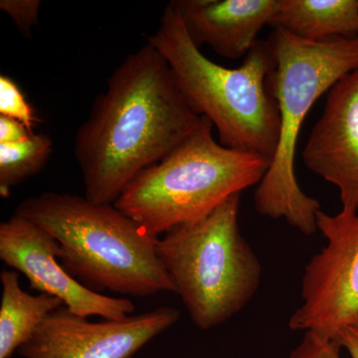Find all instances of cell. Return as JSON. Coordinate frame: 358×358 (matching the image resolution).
<instances>
[{
    "label": "cell",
    "mask_w": 358,
    "mask_h": 358,
    "mask_svg": "<svg viewBox=\"0 0 358 358\" xmlns=\"http://www.w3.org/2000/svg\"><path fill=\"white\" fill-rule=\"evenodd\" d=\"M166 58L150 42L129 54L78 129L74 155L96 204H114L148 167L171 154L199 126Z\"/></svg>",
    "instance_id": "6da1fadb"
},
{
    "label": "cell",
    "mask_w": 358,
    "mask_h": 358,
    "mask_svg": "<svg viewBox=\"0 0 358 358\" xmlns=\"http://www.w3.org/2000/svg\"><path fill=\"white\" fill-rule=\"evenodd\" d=\"M14 214L47 231L59 261L96 293L147 298L176 289L157 254V240L114 204L81 195L43 192L21 201Z\"/></svg>",
    "instance_id": "7a4b0ae2"
},
{
    "label": "cell",
    "mask_w": 358,
    "mask_h": 358,
    "mask_svg": "<svg viewBox=\"0 0 358 358\" xmlns=\"http://www.w3.org/2000/svg\"><path fill=\"white\" fill-rule=\"evenodd\" d=\"M145 38L166 58L193 112L210 120L223 147L274 159L280 113L270 86L275 59L268 41L258 40L240 67H223L193 43L171 3Z\"/></svg>",
    "instance_id": "3957f363"
},
{
    "label": "cell",
    "mask_w": 358,
    "mask_h": 358,
    "mask_svg": "<svg viewBox=\"0 0 358 358\" xmlns=\"http://www.w3.org/2000/svg\"><path fill=\"white\" fill-rule=\"evenodd\" d=\"M268 43L275 59L270 86L279 107L280 134L272 164L257 185L255 209L266 217L284 218L310 236L317 230L320 204L296 180V145L313 103L358 69V36L307 41L274 28Z\"/></svg>",
    "instance_id": "277c9868"
},
{
    "label": "cell",
    "mask_w": 358,
    "mask_h": 358,
    "mask_svg": "<svg viewBox=\"0 0 358 358\" xmlns=\"http://www.w3.org/2000/svg\"><path fill=\"white\" fill-rule=\"evenodd\" d=\"M213 129L210 120L201 117L185 141L131 181L115 206L159 238L258 185L272 160L223 147Z\"/></svg>",
    "instance_id": "5b68a950"
},
{
    "label": "cell",
    "mask_w": 358,
    "mask_h": 358,
    "mask_svg": "<svg viewBox=\"0 0 358 358\" xmlns=\"http://www.w3.org/2000/svg\"><path fill=\"white\" fill-rule=\"evenodd\" d=\"M240 194L208 215L176 226L157 248L193 324L208 331L241 312L255 296L262 266L239 226Z\"/></svg>",
    "instance_id": "8992f818"
},
{
    "label": "cell",
    "mask_w": 358,
    "mask_h": 358,
    "mask_svg": "<svg viewBox=\"0 0 358 358\" xmlns=\"http://www.w3.org/2000/svg\"><path fill=\"white\" fill-rule=\"evenodd\" d=\"M317 224L327 243L306 266L303 303L289 327L334 339L358 320V212L329 215L320 210Z\"/></svg>",
    "instance_id": "52a82bcc"
},
{
    "label": "cell",
    "mask_w": 358,
    "mask_h": 358,
    "mask_svg": "<svg viewBox=\"0 0 358 358\" xmlns=\"http://www.w3.org/2000/svg\"><path fill=\"white\" fill-rule=\"evenodd\" d=\"M179 317L176 308L160 307L93 322L63 306L47 317L18 353L23 358H133Z\"/></svg>",
    "instance_id": "ba28073f"
},
{
    "label": "cell",
    "mask_w": 358,
    "mask_h": 358,
    "mask_svg": "<svg viewBox=\"0 0 358 358\" xmlns=\"http://www.w3.org/2000/svg\"><path fill=\"white\" fill-rule=\"evenodd\" d=\"M0 260L24 275L30 288L55 296L80 317L122 320L136 310L129 299L96 293L77 281L59 261L57 241L37 224L14 213L0 224Z\"/></svg>",
    "instance_id": "9c48e42d"
},
{
    "label": "cell",
    "mask_w": 358,
    "mask_h": 358,
    "mask_svg": "<svg viewBox=\"0 0 358 358\" xmlns=\"http://www.w3.org/2000/svg\"><path fill=\"white\" fill-rule=\"evenodd\" d=\"M303 159L310 171L338 188L341 211L357 213L358 69L329 90Z\"/></svg>",
    "instance_id": "30bf717a"
},
{
    "label": "cell",
    "mask_w": 358,
    "mask_h": 358,
    "mask_svg": "<svg viewBox=\"0 0 358 358\" xmlns=\"http://www.w3.org/2000/svg\"><path fill=\"white\" fill-rule=\"evenodd\" d=\"M186 32L199 48L207 44L228 59L244 57L270 25L280 0H173Z\"/></svg>",
    "instance_id": "8fae6325"
},
{
    "label": "cell",
    "mask_w": 358,
    "mask_h": 358,
    "mask_svg": "<svg viewBox=\"0 0 358 358\" xmlns=\"http://www.w3.org/2000/svg\"><path fill=\"white\" fill-rule=\"evenodd\" d=\"M307 41L358 36V0H280L271 21Z\"/></svg>",
    "instance_id": "7c38bea8"
},
{
    "label": "cell",
    "mask_w": 358,
    "mask_h": 358,
    "mask_svg": "<svg viewBox=\"0 0 358 358\" xmlns=\"http://www.w3.org/2000/svg\"><path fill=\"white\" fill-rule=\"evenodd\" d=\"M0 282V358H10L32 338L47 317L64 303L48 294L25 292L16 271H2Z\"/></svg>",
    "instance_id": "4fadbf2b"
},
{
    "label": "cell",
    "mask_w": 358,
    "mask_h": 358,
    "mask_svg": "<svg viewBox=\"0 0 358 358\" xmlns=\"http://www.w3.org/2000/svg\"><path fill=\"white\" fill-rule=\"evenodd\" d=\"M53 152V141L43 134L14 145H0V193L8 196L14 186L40 173Z\"/></svg>",
    "instance_id": "5bb4252c"
},
{
    "label": "cell",
    "mask_w": 358,
    "mask_h": 358,
    "mask_svg": "<svg viewBox=\"0 0 358 358\" xmlns=\"http://www.w3.org/2000/svg\"><path fill=\"white\" fill-rule=\"evenodd\" d=\"M0 115L17 120L32 133L38 122L18 85L6 75L0 76Z\"/></svg>",
    "instance_id": "9a60e30c"
},
{
    "label": "cell",
    "mask_w": 358,
    "mask_h": 358,
    "mask_svg": "<svg viewBox=\"0 0 358 358\" xmlns=\"http://www.w3.org/2000/svg\"><path fill=\"white\" fill-rule=\"evenodd\" d=\"M40 0H1L0 8L8 14L26 36H31L33 26L38 22Z\"/></svg>",
    "instance_id": "2e32d148"
},
{
    "label": "cell",
    "mask_w": 358,
    "mask_h": 358,
    "mask_svg": "<svg viewBox=\"0 0 358 358\" xmlns=\"http://www.w3.org/2000/svg\"><path fill=\"white\" fill-rule=\"evenodd\" d=\"M341 346L333 338L305 333L303 341L292 352L289 358H341Z\"/></svg>",
    "instance_id": "e0dca14e"
},
{
    "label": "cell",
    "mask_w": 358,
    "mask_h": 358,
    "mask_svg": "<svg viewBox=\"0 0 358 358\" xmlns=\"http://www.w3.org/2000/svg\"><path fill=\"white\" fill-rule=\"evenodd\" d=\"M34 134L17 120L0 115V145L23 143Z\"/></svg>",
    "instance_id": "ac0fdd59"
},
{
    "label": "cell",
    "mask_w": 358,
    "mask_h": 358,
    "mask_svg": "<svg viewBox=\"0 0 358 358\" xmlns=\"http://www.w3.org/2000/svg\"><path fill=\"white\" fill-rule=\"evenodd\" d=\"M334 339L341 348H345L350 358H358V320L343 327Z\"/></svg>",
    "instance_id": "d6986e66"
}]
</instances>
